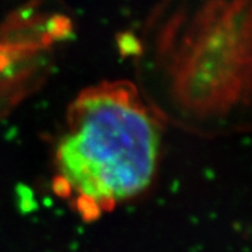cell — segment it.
Instances as JSON below:
<instances>
[{"label":"cell","mask_w":252,"mask_h":252,"mask_svg":"<svg viewBox=\"0 0 252 252\" xmlns=\"http://www.w3.org/2000/svg\"><path fill=\"white\" fill-rule=\"evenodd\" d=\"M249 0H206L195 9L158 12L147 41L167 87L166 113L202 128V121L222 116L234 103L248 102L250 88Z\"/></svg>","instance_id":"2"},{"label":"cell","mask_w":252,"mask_h":252,"mask_svg":"<svg viewBox=\"0 0 252 252\" xmlns=\"http://www.w3.org/2000/svg\"><path fill=\"white\" fill-rule=\"evenodd\" d=\"M161 122L133 84L104 82L69 106L55 152L56 193L84 219L137 196L156 174Z\"/></svg>","instance_id":"1"}]
</instances>
